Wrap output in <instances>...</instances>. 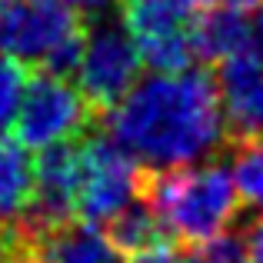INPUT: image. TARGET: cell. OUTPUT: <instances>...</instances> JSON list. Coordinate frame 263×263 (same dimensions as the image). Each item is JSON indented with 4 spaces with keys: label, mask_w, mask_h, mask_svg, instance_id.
<instances>
[{
    "label": "cell",
    "mask_w": 263,
    "mask_h": 263,
    "mask_svg": "<svg viewBox=\"0 0 263 263\" xmlns=\"http://www.w3.org/2000/svg\"><path fill=\"white\" fill-rule=\"evenodd\" d=\"M110 140L137 163L160 170L210 160L227 140V117L210 73L154 70L107 110Z\"/></svg>",
    "instance_id": "obj_1"
},
{
    "label": "cell",
    "mask_w": 263,
    "mask_h": 263,
    "mask_svg": "<svg viewBox=\"0 0 263 263\" xmlns=\"http://www.w3.org/2000/svg\"><path fill=\"white\" fill-rule=\"evenodd\" d=\"M140 193V167L110 137H77L67 147L40 154L37 193L20 223V240L27 243L33 233L67 220L110 227Z\"/></svg>",
    "instance_id": "obj_2"
},
{
    "label": "cell",
    "mask_w": 263,
    "mask_h": 263,
    "mask_svg": "<svg viewBox=\"0 0 263 263\" xmlns=\"http://www.w3.org/2000/svg\"><path fill=\"white\" fill-rule=\"evenodd\" d=\"M143 193L160 230L174 233L183 243H206L227 237L240 213V193L230 167L217 163L213 157L160 170L150 177Z\"/></svg>",
    "instance_id": "obj_3"
},
{
    "label": "cell",
    "mask_w": 263,
    "mask_h": 263,
    "mask_svg": "<svg viewBox=\"0 0 263 263\" xmlns=\"http://www.w3.org/2000/svg\"><path fill=\"white\" fill-rule=\"evenodd\" d=\"M80 37V13L64 0H0V53L17 64L64 73Z\"/></svg>",
    "instance_id": "obj_4"
},
{
    "label": "cell",
    "mask_w": 263,
    "mask_h": 263,
    "mask_svg": "<svg viewBox=\"0 0 263 263\" xmlns=\"http://www.w3.org/2000/svg\"><path fill=\"white\" fill-rule=\"evenodd\" d=\"M206 7L210 0H120V24L147 67L186 70L200 60V20Z\"/></svg>",
    "instance_id": "obj_5"
},
{
    "label": "cell",
    "mask_w": 263,
    "mask_h": 263,
    "mask_svg": "<svg viewBox=\"0 0 263 263\" xmlns=\"http://www.w3.org/2000/svg\"><path fill=\"white\" fill-rule=\"evenodd\" d=\"M90 114L93 107L70 77H64L60 70H44L40 77L27 80L13 127L27 150L47 154L84 137Z\"/></svg>",
    "instance_id": "obj_6"
},
{
    "label": "cell",
    "mask_w": 263,
    "mask_h": 263,
    "mask_svg": "<svg viewBox=\"0 0 263 263\" xmlns=\"http://www.w3.org/2000/svg\"><path fill=\"white\" fill-rule=\"evenodd\" d=\"M143 57L130 40L127 27L117 20H97L87 27L73 53V84L90 100V107H114L130 87L140 80Z\"/></svg>",
    "instance_id": "obj_7"
},
{
    "label": "cell",
    "mask_w": 263,
    "mask_h": 263,
    "mask_svg": "<svg viewBox=\"0 0 263 263\" xmlns=\"http://www.w3.org/2000/svg\"><path fill=\"white\" fill-rule=\"evenodd\" d=\"M213 84L227 127L240 137L263 130V44L220 60Z\"/></svg>",
    "instance_id": "obj_8"
},
{
    "label": "cell",
    "mask_w": 263,
    "mask_h": 263,
    "mask_svg": "<svg viewBox=\"0 0 263 263\" xmlns=\"http://www.w3.org/2000/svg\"><path fill=\"white\" fill-rule=\"evenodd\" d=\"M30 250L40 263H130L127 250L114 240L107 227L67 220L33 233Z\"/></svg>",
    "instance_id": "obj_9"
},
{
    "label": "cell",
    "mask_w": 263,
    "mask_h": 263,
    "mask_svg": "<svg viewBox=\"0 0 263 263\" xmlns=\"http://www.w3.org/2000/svg\"><path fill=\"white\" fill-rule=\"evenodd\" d=\"M263 44V10L247 4H227L206 7L200 20V60H227L233 53H243L250 47Z\"/></svg>",
    "instance_id": "obj_10"
},
{
    "label": "cell",
    "mask_w": 263,
    "mask_h": 263,
    "mask_svg": "<svg viewBox=\"0 0 263 263\" xmlns=\"http://www.w3.org/2000/svg\"><path fill=\"white\" fill-rule=\"evenodd\" d=\"M37 193V163L20 140L0 134V223H24Z\"/></svg>",
    "instance_id": "obj_11"
},
{
    "label": "cell",
    "mask_w": 263,
    "mask_h": 263,
    "mask_svg": "<svg viewBox=\"0 0 263 263\" xmlns=\"http://www.w3.org/2000/svg\"><path fill=\"white\" fill-rule=\"evenodd\" d=\"M130 263H247V257H243V243L227 233V237L206 240V243H190V247H174L160 240V243L134 253Z\"/></svg>",
    "instance_id": "obj_12"
},
{
    "label": "cell",
    "mask_w": 263,
    "mask_h": 263,
    "mask_svg": "<svg viewBox=\"0 0 263 263\" xmlns=\"http://www.w3.org/2000/svg\"><path fill=\"white\" fill-rule=\"evenodd\" d=\"M230 174H233V183H237L240 203L263 213V130L247 134L240 140V147L233 150V160H230Z\"/></svg>",
    "instance_id": "obj_13"
},
{
    "label": "cell",
    "mask_w": 263,
    "mask_h": 263,
    "mask_svg": "<svg viewBox=\"0 0 263 263\" xmlns=\"http://www.w3.org/2000/svg\"><path fill=\"white\" fill-rule=\"evenodd\" d=\"M107 230L114 233V240L127 253H140V250H147V247L160 243V233H163L160 223H157V217H154V210L147 206V200L130 203Z\"/></svg>",
    "instance_id": "obj_14"
},
{
    "label": "cell",
    "mask_w": 263,
    "mask_h": 263,
    "mask_svg": "<svg viewBox=\"0 0 263 263\" xmlns=\"http://www.w3.org/2000/svg\"><path fill=\"white\" fill-rule=\"evenodd\" d=\"M24 90H27L24 64H17L13 57L0 53V134L7 127H13L20 100H24Z\"/></svg>",
    "instance_id": "obj_15"
},
{
    "label": "cell",
    "mask_w": 263,
    "mask_h": 263,
    "mask_svg": "<svg viewBox=\"0 0 263 263\" xmlns=\"http://www.w3.org/2000/svg\"><path fill=\"white\" fill-rule=\"evenodd\" d=\"M240 243H243L247 263H263V217L253 220V227L247 230V237L240 240Z\"/></svg>",
    "instance_id": "obj_16"
},
{
    "label": "cell",
    "mask_w": 263,
    "mask_h": 263,
    "mask_svg": "<svg viewBox=\"0 0 263 263\" xmlns=\"http://www.w3.org/2000/svg\"><path fill=\"white\" fill-rule=\"evenodd\" d=\"M17 243H24L20 233L7 230V223H0V263H13V257H17Z\"/></svg>",
    "instance_id": "obj_17"
},
{
    "label": "cell",
    "mask_w": 263,
    "mask_h": 263,
    "mask_svg": "<svg viewBox=\"0 0 263 263\" xmlns=\"http://www.w3.org/2000/svg\"><path fill=\"white\" fill-rule=\"evenodd\" d=\"M64 4H70L80 17H84V13H90V17H100V13H107L117 0H64Z\"/></svg>",
    "instance_id": "obj_18"
},
{
    "label": "cell",
    "mask_w": 263,
    "mask_h": 263,
    "mask_svg": "<svg viewBox=\"0 0 263 263\" xmlns=\"http://www.w3.org/2000/svg\"><path fill=\"white\" fill-rule=\"evenodd\" d=\"M13 263H40L33 253H20V257H13Z\"/></svg>",
    "instance_id": "obj_19"
},
{
    "label": "cell",
    "mask_w": 263,
    "mask_h": 263,
    "mask_svg": "<svg viewBox=\"0 0 263 263\" xmlns=\"http://www.w3.org/2000/svg\"><path fill=\"white\" fill-rule=\"evenodd\" d=\"M227 4H247V7H260V0H227Z\"/></svg>",
    "instance_id": "obj_20"
}]
</instances>
